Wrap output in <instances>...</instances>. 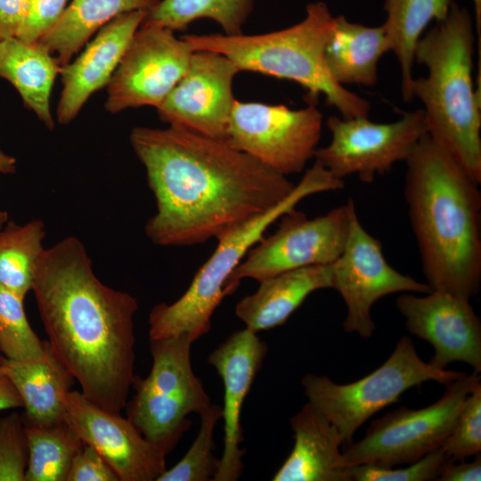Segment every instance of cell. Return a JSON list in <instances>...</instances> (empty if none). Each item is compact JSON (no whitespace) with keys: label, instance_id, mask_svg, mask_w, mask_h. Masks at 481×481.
Returning <instances> with one entry per match:
<instances>
[{"label":"cell","instance_id":"obj_1","mask_svg":"<svg viewBox=\"0 0 481 481\" xmlns=\"http://www.w3.org/2000/svg\"><path fill=\"white\" fill-rule=\"evenodd\" d=\"M130 143L156 203L145 233L159 246L216 240L276 207L296 186L226 140L184 128L137 126Z\"/></svg>","mask_w":481,"mask_h":481},{"label":"cell","instance_id":"obj_2","mask_svg":"<svg viewBox=\"0 0 481 481\" xmlns=\"http://www.w3.org/2000/svg\"><path fill=\"white\" fill-rule=\"evenodd\" d=\"M54 356L104 410L125 409L135 377L138 302L100 281L70 235L46 248L31 289Z\"/></svg>","mask_w":481,"mask_h":481},{"label":"cell","instance_id":"obj_3","mask_svg":"<svg viewBox=\"0 0 481 481\" xmlns=\"http://www.w3.org/2000/svg\"><path fill=\"white\" fill-rule=\"evenodd\" d=\"M404 198L432 290L470 300L481 287V192L428 134L405 160Z\"/></svg>","mask_w":481,"mask_h":481},{"label":"cell","instance_id":"obj_4","mask_svg":"<svg viewBox=\"0 0 481 481\" xmlns=\"http://www.w3.org/2000/svg\"><path fill=\"white\" fill-rule=\"evenodd\" d=\"M474 39L470 13L453 2L416 45L415 61L428 76L414 77L412 94L423 103L429 137L480 184L481 97L472 79Z\"/></svg>","mask_w":481,"mask_h":481},{"label":"cell","instance_id":"obj_5","mask_svg":"<svg viewBox=\"0 0 481 481\" xmlns=\"http://www.w3.org/2000/svg\"><path fill=\"white\" fill-rule=\"evenodd\" d=\"M335 17L323 2L306 5V16L289 28L257 35H186L194 51H210L230 59L240 71H253L300 85L310 102L322 94L346 118L368 117L370 102L338 85L324 61V49Z\"/></svg>","mask_w":481,"mask_h":481},{"label":"cell","instance_id":"obj_6","mask_svg":"<svg viewBox=\"0 0 481 481\" xmlns=\"http://www.w3.org/2000/svg\"><path fill=\"white\" fill-rule=\"evenodd\" d=\"M343 188L344 181L314 161L283 201L216 239V249L177 300L153 306L148 320L150 339L187 335L195 341L208 334L212 327V316L226 297L224 288L229 276L269 226L306 197Z\"/></svg>","mask_w":481,"mask_h":481},{"label":"cell","instance_id":"obj_7","mask_svg":"<svg viewBox=\"0 0 481 481\" xmlns=\"http://www.w3.org/2000/svg\"><path fill=\"white\" fill-rule=\"evenodd\" d=\"M150 341L151 371L145 378L135 375V395L125 409L141 434L167 454L190 429L188 415H200L212 402L192 369V338L181 335Z\"/></svg>","mask_w":481,"mask_h":481},{"label":"cell","instance_id":"obj_8","mask_svg":"<svg viewBox=\"0 0 481 481\" xmlns=\"http://www.w3.org/2000/svg\"><path fill=\"white\" fill-rule=\"evenodd\" d=\"M465 374L424 362L411 338L403 336L379 368L356 381L338 384L327 376L309 373L301 385L308 403L338 429L344 446L366 420L396 403L408 389L429 380L445 386Z\"/></svg>","mask_w":481,"mask_h":481},{"label":"cell","instance_id":"obj_9","mask_svg":"<svg viewBox=\"0 0 481 481\" xmlns=\"http://www.w3.org/2000/svg\"><path fill=\"white\" fill-rule=\"evenodd\" d=\"M479 384V373H466L446 384L442 396L432 404L418 410L401 406L373 420L361 440L342 446L345 463L392 468L440 449L467 396Z\"/></svg>","mask_w":481,"mask_h":481},{"label":"cell","instance_id":"obj_10","mask_svg":"<svg viewBox=\"0 0 481 481\" xmlns=\"http://www.w3.org/2000/svg\"><path fill=\"white\" fill-rule=\"evenodd\" d=\"M355 208L354 200L348 199L314 218L296 208L283 214L277 230L251 247L232 271L225 284L226 296L244 279L260 281L287 271L334 262L345 246Z\"/></svg>","mask_w":481,"mask_h":481},{"label":"cell","instance_id":"obj_11","mask_svg":"<svg viewBox=\"0 0 481 481\" xmlns=\"http://www.w3.org/2000/svg\"><path fill=\"white\" fill-rule=\"evenodd\" d=\"M323 116L315 102L293 110L279 104L235 101L226 142L288 176L304 170L322 136Z\"/></svg>","mask_w":481,"mask_h":481},{"label":"cell","instance_id":"obj_12","mask_svg":"<svg viewBox=\"0 0 481 481\" xmlns=\"http://www.w3.org/2000/svg\"><path fill=\"white\" fill-rule=\"evenodd\" d=\"M329 144L317 148L314 159L334 177L356 175L363 183L405 161L417 143L428 134L423 109L405 112L394 122L376 123L368 117L330 116Z\"/></svg>","mask_w":481,"mask_h":481},{"label":"cell","instance_id":"obj_13","mask_svg":"<svg viewBox=\"0 0 481 481\" xmlns=\"http://www.w3.org/2000/svg\"><path fill=\"white\" fill-rule=\"evenodd\" d=\"M330 267L331 289L340 294L346 307L343 328L363 338H371L376 329L371 308L378 300L399 292L427 294L432 290L427 283L388 264L380 241L363 226L356 208L351 214L343 250Z\"/></svg>","mask_w":481,"mask_h":481},{"label":"cell","instance_id":"obj_14","mask_svg":"<svg viewBox=\"0 0 481 481\" xmlns=\"http://www.w3.org/2000/svg\"><path fill=\"white\" fill-rule=\"evenodd\" d=\"M192 53L174 31L141 25L108 84L105 109L157 108L186 73Z\"/></svg>","mask_w":481,"mask_h":481},{"label":"cell","instance_id":"obj_15","mask_svg":"<svg viewBox=\"0 0 481 481\" xmlns=\"http://www.w3.org/2000/svg\"><path fill=\"white\" fill-rule=\"evenodd\" d=\"M240 72L227 57L210 51H194L189 68L156 108L169 126L226 140L235 102L232 84Z\"/></svg>","mask_w":481,"mask_h":481},{"label":"cell","instance_id":"obj_16","mask_svg":"<svg viewBox=\"0 0 481 481\" xmlns=\"http://www.w3.org/2000/svg\"><path fill=\"white\" fill-rule=\"evenodd\" d=\"M64 419L84 444L101 454L119 481H157L167 469V454L127 418L102 409L79 391L67 395Z\"/></svg>","mask_w":481,"mask_h":481},{"label":"cell","instance_id":"obj_17","mask_svg":"<svg viewBox=\"0 0 481 481\" xmlns=\"http://www.w3.org/2000/svg\"><path fill=\"white\" fill-rule=\"evenodd\" d=\"M395 306L407 330L433 346L430 364L446 369L454 362H461L480 373L481 322L469 300L431 290L422 297L404 293Z\"/></svg>","mask_w":481,"mask_h":481},{"label":"cell","instance_id":"obj_18","mask_svg":"<svg viewBox=\"0 0 481 481\" xmlns=\"http://www.w3.org/2000/svg\"><path fill=\"white\" fill-rule=\"evenodd\" d=\"M267 353V344L257 332L244 328L232 332L208 357L224 384V450L213 481H236L242 475L241 409Z\"/></svg>","mask_w":481,"mask_h":481},{"label":"cell","instance_id":"obj_19","mask_svg":"<svg viewBox=\"0 0 481 481\" xmlns=\"http://www.w3.org/2000/svg\"><path fill=\"white\" fill-rule=\"evenodd\" d=\"M146 13L135 11L116 17L98 30L75 61L60 68L63 86L56 111L60 124L71 122L87 99L108 86Z\"/></svg>","mask_w":481,"mask_h":481},{"label":"cell","instance_id":"obj_20","mask_svg":"<svg viewBox=\"0 0 481 481\" xmlns=\"http://www.w3.org/2000/svg\"><path fill=\"white\" fill-rule=\"evenodd\" d=\"M293 448L273 481H350L338 429L308 402L290 418Z\"/></svg>","mask_w":481,"mask_h":481},{"label":"cell","instance_id":"obj_21","mask_svg":"<svg viewBox=\"0 0 481 481\" xmlns=\"http://www.w3.org/2000/svg\"><path fill=\"white\" fill-rule=\"evenodd\" d=\"M259 282L257 289L235 306L236 316L255 332L284 324L313 292L331 288L330 265L287 271Z\"/></svg>","mask_w":481,"mask_h":481},{"label":"cell","instance_id":"obj_22","mask_svg":"<svg viewBox=\"0 0 481 481\" xmlns=\"http://www.w3.org/2000/svg\"><path fill=\"white\" fill-rule=\"evenodd\" d=\"M0 367L22 400L24 420L37 424L64 420L65 400L74 378L54 356L47 341L40 357L25 361L2 357Z\"/></svg>","mask_w":481,"mask_h":481},{"label":"cell","instance_id":"obj_23","mask_svg":"<svg viewBox=\"0 0 481 481\" xmlns=\"http://www.w3.org/2000/svg\"><path fill=\"white\" fill-rule=\"evenodd\" d=\"M390 52L383 25L368 27L335 17L324 49V61L331 77L340 86H373L378 82V64Z\"/></svg>","mask_w":481,"mask_h":481},{"label":"cell","instance_id":"obj_24","mask_svg":"<svg viewBox=\"0 0 481 481\" xmlns=\"http://www.w3.org/2000/svg\"><path fill=\"white\" fill-rule=\"evenodd\" d=\"M60 68L56 58L38 43L17 37L0 41V77L16 88L24 104L50 130L54 127L50 95Z\"/></svg>","mask_w":481,"mask_h":481},{"label":"cell","instance_id":"obj_25","mask_svg":"<svg viewBox=\"0 0 481 481\" xmlns=\"http://www.w3.org/2000/svg\"><path fill=\"white\" fill-rule=\"evenodd\" d=\"M159 1L72 0L59 20L37 43L53 55L61 67L113 19L135 11L147 12Z\"/></svg>","mask_w":481,"mask_h":481},{"label":"cell","instance_id":"obj_26","mask_svg":"<svg viewBox=\"0 0 481 481\" xmlns=\"http://www.w3.org/2000/svg\"><path fill=\"white\" fill-rule=\"evenodd\" d=\"M452 0H386V30L390 51L395 55L401 69V92L404 102L412 100V85L416 45L428 25L443 20Z\"/></svg>","mask_w":481,"mask_h":481},{"label":"cell","instance_id":"obj_27","mask_svg":"<svg viewBox=\"0 0 481 481\" xmlns=\"http://www.w3.org/2000/svg\"><path fill=\"white\" fill-rule=\"evenodd\" d=\"M23 418V417H22ZM29 459L25 481H67L84 442L64 420L37 424L23 419Z\"/></svg>","mask_w":481,"mask_h":481},{"label":"cell","instance_id":"obj_28","mask_svg":"<svg viewBox=\"0 0 481 481\" xmlns=\"http://www.w3.org/2000/svg\"><path fill=\"white\" fill-rule=\"evenodd\" d=\"M45 225L40 219L18 224L8 221L0 229V285L26 298L46 248Z\"/></svg>","mask_w":481,"mask_h":481},{"label":"cell","instance_id":"obj_29","mask_svg":"<svg viewBox=\"0 0 481 481\" xmlns=\"http://www.w3.org/2000/svg\"><path fill=\"white\" fill-rule=\"evenodd\" d=\"M253 10V0H160L147 12L142 25L159 26L172 31L183 30L200 19L216 21L224 34L243 33Z\"/></svg>","mask_w":481,"mask_h":481},{"label":"cell","instance_id":"obj_30","mask_svg":"<svg viewBox=\"0 0 481 481\" xmlns=\"http://www.w3.org/2000/svg\"><path fill=\"white\" fill-rule=\"evenodd\" d=\"M24 299L0 285V352L8 360L35 359L45 352V341L30 327Z\"/></svg>","mask_w":481,"mask_h":481},{"label":"cell","instance_id":"obj_31","mask_svg":"<svg viewBox=\"0 0 481 481\" xmlns=\"http://www.w3.org/2000/svg\"><path fill=\"white\" fill-rule=\"evenodd\" d=\"M200 427L192 444L183 458L166 469L157 481H213L219 465L214 452V431L222 419V407L213 404L200 414Z\"/></svg>","mask_w":481,"mask_h":481},{"label":"cell","instance_id":"obj_32","mask_svg":"<svg viewBox=\"0 0 481 481\" xmlns=\"http://www.w3.org/2000/svg\"><path fill=\"white\" fill-rule=\"evenodd\" d=\"M452 461L481 452V384L467 396L456 423L441 447Z\"/></svg>","mask_w":481,"mask_h":481},{"label":"cell","instance_id":"obj_33","mask_svg":"<svg viewBox=\"0 0 481 481\" xmlns=\"http://www.w3.org/2000/svg\"><path fill=\"white\" fill-rule=\"evenodd\" d=\"M449 458L442 448L435 450L405 468L394 469L369 464L349 467L350 481H430L436 480Z\"/></svg>","mask_w":481,"mask_h":481},{"label":"cell","instance_id":"obj_34","mask_svg":"<svg viewBox=\"0 0 481 481\" xmlns=\"http://www.w3.org/2000/svg\"><path fill=\"white\" fill-rule=\"evenodd\" d=\"M29 449L22 415L0 419V481H25Z\"/></svg>","mask_w":481,"mask_h":481},{"label":"cell","instance_id":"obj_35","mask_svg":"<svg viewBox=\"0 0 481 481\" xmlns=\"http://www.w3.org/2000/svg\"><path fill=\"white\" fill-rule=\"evenodd\" d=\"M68 0H29L16 37L29 43H37L59 20Z\"/></svg>","mask_w":481,"mask_h":481},{"label":"cell","instance_id":"obj_36","mask_svg":"<svg viewBox=\"0 0 481 481\" xmlns=\"http://www.w3.org/2000/svg\"><path fill=\"white\" fill-rule=\"evenodd\" d=\"M67 481H119L101 454L88 444L74 457Z\"/></svg>","mask_w":481,"mask_h":481},{"label":"cell","instance_id":"obj_37","mask_svg":"<svg viewBox=\"0 0 481 481\" xmlns=\"http://www.w3.org/2000/svg\"><path fill=\"white\" fill-rule=\"evenodd\" d=\"M29 0H0V41L16 37Z\"/></svg>","mask_w":481,"mask_h":481},{"label":"cell","instance_id":"obj_38","mask_svg":"<svg viewBox=\"0 0 481 481\" xmlns=\"http://www.w3.org/2000/svg\"><path fill=\"white\" fill-rule=\"evenodd\" d=\"M469 462L464 461H452L448 459L443 465L438 481H480L481 480V455L474 456Z\"/></svg>","mask_w":481,"mask_h":481},{"label":"cell","instance_id":"obj_39","mask_svg":"<svg viewBox=\"0 0 481 481\" xmlns=\"http://www.w3.org/2000/svg\"><path fill=\"white\" fill-rule=\"evenodd\" d=\"M23 407L14 385L0 367V411Z\"/></svg>","mask_w":481,"mask_h":481},{"label":"cell","instance_id":"obj_40","mask_svg":"<svg viewBox=\"0 0 481 481\" xmlns=\"http://www.w3.org/2000/svg\"><path fill=\"white\" fill-rule=\"evenodd\" d=\"M16 159L11 155H8L0 151V173L12 174L16 171Z\"/></svg>","mask_w":481,"mask_h":481},{"label":"cell","instance_id":"obj_41","mask_svg":"<svg viewBox=\"0 0 481 481\" xmlns=\"http://www.w3.org/2000/svg\"><path fill=\"white\" fill-rule=\"evenodd\" d=\"M475 9V20L477 31L478 34V41L480 45V32H481V0H472Z\"/></svg>","mask_w":481,"mask_h":481},{"label":"cell","instance_id":"obj_42","mask_svg":"<svg viewBox=\"0 0 481 481\" xmlns=\"http://www.w3.org/2000/svg\"><path fill=\"white\" fill-rule=\"evenodd\" d=\"M8 218L7 211L0 208V229L8 222Z\"/></svg>","mask_w":481,"mask_h":481},{"label":"cell","instance_id":"obj_43","mask_svg":"<svg viewBox=\"0 0 481 481\" xmlns=\"http://www.w3.org/2000/svg\"><path fill=\"white\" fill-rule=\"evenodd\" d=\"M1 359H2V356H1V355H0V362H1Z\"/></svg>","mask_w":481,"mask_h":481}]
</instances>
